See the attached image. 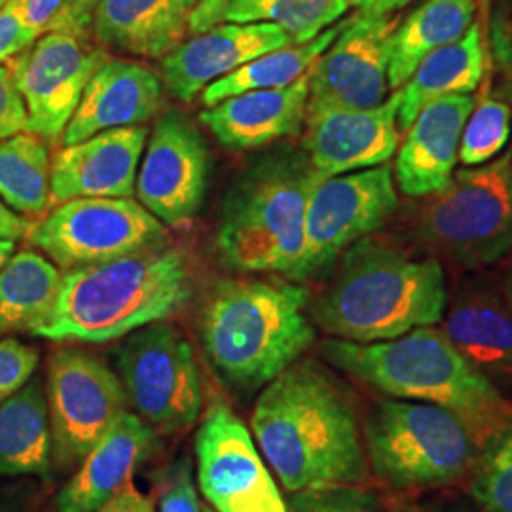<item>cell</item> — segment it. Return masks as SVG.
Wrapping results in <instances>:
<instances>
[{"label": "cell", "mask_w": 512, "mask_h": 512, "mask_svg": "<svg viewBox=\"0 0 512 512\" xmlns=\"http://www.w3.org/2000/svg\"><path fill=\"white\" fill-rule=\"evenodd\" d=\"M129 410L156 435H177L202 414V380L194 349L167 321L135 330L114 349Z\"/></svg>", "instance_id": "obj_9"}, {"label": "cell", "mask_w": 512, "mask_h": 512, "mask_svg": "<svg viewBox=\"0 0 512 512\" xmlns=\"http://www.w3.org/2000/svg\"><path fill=\"white\" fill-rule=\"evenodd\" d=\"M37 38V33L21 21L12 2L0 8V63L16 59Z\"/></svg>", "instance_id": "obj_39"}, {"label": "cell", "mask_w": 512, "mask_h": 512, "mask_svg": "<svg viewBox=\"0 0 512 512\" xmlns=\"http://www.w3.org/2000/svg\"><path fill=\"white\" fill-rule=\"evenodd\" d=\"M469 490L484 511L512 512V418L480 448Z\"/></svg>", "instance_id": "obj_33"}, {"label": "cell", "mask_w": 512, "mask_h": 512, "mask_svg": "<svg viewBox=\"0 0 512 512\" xmlns=\"http://www.w3.org/2000/svg\"><path fill=\"white\" fill-rule=\"evenodd\" d=\"M198 0H97L92 37L103 50L160 59L183 44Z\"/></svg>", "instance_id": "obj_24"}, {"label": "cell", "mask_w": 512, "mask_h": 512, "mask_svg": "<svg viewBox=\"0 0 512 512\" xmlns=\"http://www.w3.org/2000/svg\"><path fill=\"white\" fill-rule=\"evenodd\" d=\"M287 46H293V40L272 23L217 25L184 40L162 57V82L175 99L190 103L209 84L234 73L251 59Z\"/></svg>", "instance_id": "obj_19"}, {"label": "cell", "mask_w": 512, "mask_h": 512, "mask_svg": "<svg viewBox=\"0 0 512 512\" xmlns=\"http://www.w3.org/2000/svg\"><path fill=\"white\" fill-rule=\"evenodd\" d=\"M310 291L298 283L224 279L200 311L209 365L238 393H255L296 363L315 342Z\"/></svg>", "instance_id": "obj_4"}, {"label": "cell", "mask_w": 512, "mask_h": 512, "mask_svg": "<svg viewBox=\"0 0 512 512\" xmlns=\"http://www.w3.org/2000/svg\"><path fill=\"white\" fill-rule=\"evenodd\" d=\"M397 205L387 165L321 179L308 202L296 283L323 274L355 241L380 230Z\"/></svg>", "instance_id": "obj_12"}, {"label": "cell", "mask_w": 512, "mask_h": 512, "mask_svg": "<svg viewBox=\"0 0 512 512\" xmlns=\"http://www.w3.org/2000/svg\"><path fill=\"white\" fill-rule=\"evenodd\" d=\"M21 21L33 29L38 37L48 33L50 25L59 16L65 0H10Z\"/></svg>", "instance_id": "obj_41"}, {"label": "cell", "mask_w": 512, "mask_h": 512, "mask_svg": "<svg viewBox=\"0 0 512 512\" xmlns=\"http://www.w3.org/2000/svg\"><path fill=\"white\" fill-rule=\"evenodd\" d=\"M349 0H230L226 23H272L293 44H306L348 12Z\"/></svg>", "instance_id": "obj_32"}, {"label": "cell", "mask_w": 512, "mask_h": 512, "mask_svg": "<svg viewBox=\"0 0 512 512\" xmlns=\"http://www.w3.org/2000/svg\"><path fill=\"white\" fill-rule=\"evenodd\" d=\"M27 131V109L14 76L0 65V141Z\"/></svg>", "instance_id": "obj_38"}, {"label": "cell", "mask_w": 512, "mask_h": 512, "mask_svg": "<svg viewBox=\"0 0 512 512\" xmlns=\"http://www.w3.org/2000/svg\"><path fill=\"white\" fill-rule=\"evenodd\" d=\"M90 37L48 31L8 63L27 109V131L44 143L63 137L99 65L109 59Z\"/></svg>", "instance_id": "obj_14"}, {"label": "cell", "mask_w": 512, "mask_h": 512, "mask_svg": "<svg viewBox=\"0 0 512 512\" xmlns=\"http://www.w3.org/2000/svg\"><path fill=\"white\" fill-rule=\"evenodd\" d=\"M38 366V349L6 338L0 342V401L18 393L27 384Z\"/></svg>", "instance_id": "obj_36"}, {"label": "cell", "mask_w": 512, "mask_h": 512, "mask_svg": "<svg viewBox=\"0 0 512 512\" xmlns=\"http://www.w3.org/2000/svg\"><path fill=\"white\" fill-rule=\"evenodd\" d=\"M52 469V429L46 389L31 378L12 397L0 401V478L40 476Z\"/></svg>", "instance_id": "obj_27"}, {"label": "cell", "mask_w": 512, "mask_h": 512, "mask_svg": "<svg viewBox=\"0 0 512 512\" xmlns=\"http://www.w3.org/2000/svg\"><path fill=\"white\" fill-rule=\"evenodd\" d=\"M376 512V511H374ZM384 512H421L418 509H393V511H384Z\"/></svg>", "instance_id": "obj_48"}, {"label": "cell", "mask_w": 512, "mask_h": 512, "mask_svg": "<svg viewBox=\"0 0 512 512\" xmlns=\"http://www.w3.org/2000/svg\"><path fill=\"white\" fill-rule=\"evenodd\" d=\"M469 93H454L421 109L395 160L399 190L410 198L433 196L452 181L461 133L475 109Z\"/></svg>", "instance_id": "obj_20"}, {"label": "cell", "mask_w": 512, "mask_h": 512, "mask_svg": "<svg viewBox=\"0 0 512 512\" xmlns=\"http://www.w3.org/2000/svg\"><path fill=\"white\" fill-rule=\"evenodd\" d=\"M192 296V270L179 249H148L63 274L50 319L35 332L55 342L107 344L165 321Z\"/></svg>", "instance_id": "obj_5"}, {"label": "cell", "mask_w": 512, "mask_h": 512, "mask_svg": "<svg viewBox=\"0 0 512 512\" xmlns=\"http://www.w3.org/2000/svg\"><path fill=\"white\" fill-rule=\"evenodd\" d=\"M211 156L202 131L184 112L165 110L147 139L135 192L139 203L165 226H181L202 209Z\"/></svg>", "instance_id": "obj_16"}, {"label": "cell", "mask_w": 512, "mask_h": 512, "mask_svg": "<svg viewBox=\"0 0 512 512\" xmlns=\"http://www.w3.org/2000/svg\"><path fill=\"white\" fill-rule=\"evenodd\" d=\"M323 177L302 148L279 147L255 158L230 184L215 249L241 274L296 281L311 192Z\"/></svg>", "instance_id": "obj_6"}, {"label": "cell", "mask_w": 512, "mask_h": 512, "mask_svg": "<svg viewBox=\"0 0 512 512\" xmlns=\"http://www.w3.org/2000/svg\"><path fill=\"white\" fill-rule=\"evenodd\" d=\"M484 59L482 35L476 23L463 37L427 55L395 92L399 97V131L406 133L421 109L431 101L476 90L484 73Z\"/></svg>", "instance_id": "obj_26"}, {"label": "cell", "mask_w": 512, "mask_h": 512, "mask_svg": "<svg viewBox=\"0 0 512 512\" xmlns=\"http://www.w3.org/2000/svg\"><path fill=\"white\" fill-rule=\"evenodd\" d=\"M319 351L329 365L391 399L456 412L480 448L511 421V401L435 327L372 344L330 338Z\"/></svg>", "instance_id": "obj_3"}, {"label": "cell", "mask_w": 512, "mask_h": 512, "mask_svg": "<svg viewBox=\"0 0 512 512\" xmlns=\"http://www.w3.org/2000/svg\"><path fill=\"white\" fill-rule=\"evenodd\" d=\"M511 107L497 99H482L471 112L459 143L458 160L467 167L495 158L511 139Z\"/></svg>", "instance_id": "obj_34"}, {"label": "cell", "mask_w": 512, "mask_h": 512, "mask_svg": "<svg viewBox=\"0 0 512 512\" xmlns=\"http://www.w3.org/2000/svg\"><path fill=\"white\" fill-rule=\"evenodd\" d=\"M160 512H202L190 463L183 459L169 469L160 495Z\"/></svg>", "instance_id": "obj_37"}, {"label": "cell", "mask_w": 512, "mask_h": 512, "mask_svg": "<svg viewBox=\"0 0 512 512\" xmlns=\"http://www.w3.org/2000/svg\"><path fill=\"white\" fill-rule=\"evenodd\" d=\"M285 501L287 512H374V495L361 486L302 490Z\"/></svg>", "instance_id": "obj_35"}, {"label": "cell", "mask_w": 512, "mask_h": 512, "mask_svg": "<svg viewBox=\"0 0 512 512\" xmlns=\"http://www.w3.org/2000/svg\"><path fill=\"white\" fill-rule=\"evenodd\" d=\"M251 429L289 494L359 486L368 478L355 399L319 361L298 359L262 387Z\"/></svg>", "instance_id": "obj_1"}, {"label": "cell", "mask_w": 512, "mask_h": 512, "mask_svg": "<svg viewBox=\"0 0 512 512\" xmlns=\"http://www.w3.org/2000/svg\"><path fill=\"white\" fill-rule=\"evenodd\" d=\"M198 486L215 512H287L247 425L232 408L215 401L194 439Z\"/></svg>", "instance_id": "obj_13"}, {"label": "cell", "mask_w": 512, "mask_h": 512, "mask_svg": "<svg viewBox=\"0 0 512 512\" xmlns=\"http://www.w3.org/2000/svg\"><path fill=\"white\" fill-rule=\"evenodd\" d=\"M399 97L372 109L306 110L302 150L323 179L385 164L397 152Z\"/></svg>", "instance_id": "obj_17"}, {"label": "cell", "mask_w": 512, "mask_h": 512, "mask_svg": "<svg viewBox=\"0 0 512 512\" xmlns=\"http://www.w3.org/2000/svg\"><path fill=\"white\" fill-rule=\"evenodd\" d=\"M442 317V332L452 346L486 372H512V308L505 294L463 287Z\"/></svg>", "instance_id": "obj_25"}, {"label": "cell", "mask_w": 512, "mask_h": 512, "mask_svg": "<svg viewBox=\"0 0 512 512\" xmlns=\"http://www.w3.org/2000/svg\"><path fill=\"white\" fill-rule=\"evenodd\" d=\"M97 0H65L59 16L48 31H65L73 35H92V12Z\"/></svg>", "instance_id": "obj_40"}, {"label": "cell", "mask_w": 512, "mask_h": 512, "mask_svg": "<svg viewBox=\"0 0 512 512\" xmlns=\"http://www.w3.org/2000/svg\"><path fill=\"white\" fill-rule=\"evenodd\" d=\"M50 152L29 131L0 141V200L23 217H40L50 207Z\"/></svg>", "instance_id": "obj_31"}, {"label": "cell", "mask_w": 512, "mask_h": 512, "mask_svg": "<svg viewBox=\"0 0 512 512\" xmlns=\"http://www.w3.org/2000/svg\"><path fill=\"white\" fill-rule=\"evenodd\" d=\"M418 236L467 270L495 264L512 251V150L490 164L461 169L429 196Z\"/></svg>", "instance_id": "obj_8"}, {"label": "cell", "mask_w": 512, "mask_h": 512, "mask_svg": "<svg viewBox=\"0 0 512 512\" xmlns=\"http://www.w3.org/2000/svg\"><path fill=\"white\" fill-rule=\"evenodd\" d=\"M410 2L412 0H349V6H355L359 12L370 14H395Z\"/></svg>", "instance_id": "obj_45"}, {"label": "cell", "mask_w": 512, "mask_h": 512, "mask_svg": "<svg viewBox=\"0 0 512 512\" xmlns=\"http://www.w3.org/2000/svg\"><path fill=\"white\" fill-rule=\"evenodd\" d=\"M162 97V78L143 63L105 59L84 90L63 145H76L107 129L141 126L158 114Z\"/></svg>", "instance_id": "obj_21"}, {"label": "cell", "mask_w": 512, "mask_h": 512, "mask_svg": "<svg viewBox=\"0 0 512 512\" xmlns=\"http://www.w3.org/2000/svg\"><path fill=\"white\" fill-rule=\"evenodd\" d=\"M29 228H31L29 220L0 200V239L18 241L27 236Z\"/></svg>", "instance_id": "obj_44"}, {"label": "cell", "mask_w": 512, "mask_h": 512, "mask_svg": "<svg viewBox=\"0 0 512 512\" xmlns=\"http://www.w3.org/2000/svg\"><path fill=\"white\" fill-rule=\"evenodd\" d=\"M202 512H215L211 507H203Z\"/></svg>", "instance_id": "obj_50"}, {"label": "cell", "mask_w": 512, "mask_h": 512, "mask_svg": "<svg viewBox=\"0 0 512 512\" xmlns=\"http://www.w3.org/2000/svg\"><path fill=\"white\" fill-rule=\"evenodd\" d=\"M448 306L446 275L435 258H414L385 238L355 241L342 253L311 321L332 338L372 344L439 325Z\"/></svg>", "instance_id": "obj_2"}, {"label": "cell", "mask_w": 512, "mask_h": 512, "mask_svg": "<svg viewBox=\"0 0 512 512\" xmlns=\"http://www.w3.org/2000/svg\"><path fill=\"white\" fill-rule=\"evenodd\" d=\"M8 2H10V0H0V8H2V6H6Z\"/></svg>", "instance_id": "obj_49"}, {"label": "cell", "mask_w": 512, "mask_h": 512, "mask_svg": "<svg viewBox=\"0 0 512 512\" xmlns=\"http://www.w3.org/2000/svg\"><path fill=\"white\" fill-rule=\"evenodd\" d=\"M509 88H511V95H512V71H511V78H509Z\"/></svg>", "instance_id": "obj_51"}, {"label": "cell", "mask_w": 512, "mask_h": 512, "mask_svg": "<svg viewBox=\"0 0 512 512\" xmlns=\"http://www.w3.org/2000/svg\"><path fill=\"white\" fill-rule=\"evenodd\" d=\"M16 251V241L12 239H0V268L10 260V256Z\"/></svg>", "instance_id": "obj_46"}, {"label": "cell", "mask_w": 512, "mask_h": 512, "mask_svg": "<svg viewBox=\"0 0 512 512\" xmlns=\"http://www.w3.org/2000/svg\"><path fill=\"white\" fill-rule=\"evenodd\" d=\"M340 27L342 23L329 27L306 44H293L251 59L234 73L209 84L202 92L203 105L213 107L222 99L239 93L291 86L302 74L310 71L315 59L329 48L332 40L340 33Z\"/></svg>", "instance_id": "obj_30"}, {"label": "cell", "mask_w": 512, "mask_h": 512, "mask_svg": "<svg viewBox=\"0 0 512 512\" xmlns=\"http://www.w3.org/2000/svg\"><path fill=\"white\" fill-rule=\"evenodd\" d=\"M148 131L107 129L61 148L50 165V205L78 198H131Z\"/></svg>", "instance_id": "obj_18"}, {"label": "cell", "mask_w": 512, "mask_h": 512, "mask_svg": "<svg viewBox=\"0 0 512 512\" xmlns=\"http://www.w3.org/2000/svg\"><path fill=\"white\" fill-rule=\"evenodd\" d=\"M503 294H505V298H507V302L511 304L512 308V262L507 274H505V279H503Z\"/></svg>", "instance_id": "obj_47"}, {"label": "cell", "mask_w": 512, "mask_h": 512, "mask_svg": "<svg viewBox=\"0 0 512 512\" xmlns=\"http://www.w3.org/2000/svg\"><path fill=\"white\" fill-rule=\"evenodd\" d=\"M228 4L230 0H198V6L194 10L192 23H190V33L202 35L205 31L220 25Z\"/></svg>", "instance_id": "obj_43"}, {"label": "cell", "mask_w": 512, "mask_h": 512, "mask_svg": "<svg viewBox=\"0 0 512 512\" xmlns=\"http://www.w3.org/2000/svg\"><path fill=\"white\" fill-rule=\"evenodd\" d=\"M25 238L73 270L162 247L167 228L131 198H78L55 205Z\"/></svg>", "instance_id": "obj_10"}, {"label": "cell", "mask_w": 512, "mask_h": 512, "mask_svg": "<svg viewBox=\"0 0 512 512\" xmlns=\"http://www.w3.org/2000/svg\"><path fill=\"white\" fill-rule=\"evenodd\" d=\"M63 274L46 256L19 251L0 268V332L35 334L52 315Z\"/></svg>", "instance_id": "obj_29"}, {"label": "cell", "mask_w": 512, "mask_h": 512, "mask_svg": "<svg viewBox=\"0 0 512 512\" xmlns=\"http://www.w3.org/2000/svg\"><path fill=\"white\" fill-rule=\"evenodd\" d=\"M395 14L357 12L310 67L308 110L372 109L389 88V50Z\"/></svg>", "instance_id": "obj_15"}, {"label": "cell", "mask_w": 512, "mask_h": 512, "mask_svg": "<svg viewBox=\"0 0 512 512\" xmlns=\"http://www.w3.org/2000/svg\"><path fill=\"white\" fill-rule=\"evenodd\" d=\"M475 10L476 0H425L399 21L389 50V88L399 90L427 55L463 37Z\"/></svg>", "instance_id": "obj_28"}, {"label": "cell", "mask_w": 512, "mask_h": 512, "mask_svg": "<svg viewBox=\"0 0 512 512\" xmlns=\"http://www.w3.org/2000/svg\"><path fill=\"white\" fill-rule=\"evenodd\" d=\"M154 429L126 410L82 459L73 478L57 494V512H95L109 503L148 458L156 440Z\"/></svg>", "instance_id": "obj_23"}, {"label": "cell", "mask_w": 512, "mask_h": 512, "mask_svg": "<svg viewBox=\"0 0 512 512\" xmlns=\"http://www.w3.org/2000/svg\"><path fill=\"white\" fill-rule=\"evenodd\" d=\"M95 512H156V501L152 495L141 492L131 480L109 503Z\"/></svg>", "instance_id": "obj_42"}, {"label": "cell", "mask_w": 512, "mask_h": 512, "mask_svg": "<svg viewBox=\"0 0 512 512\" xmlns=\"http://www.w3.org/2000/svg\"><path fill=\"white\" fill-rule=\"evenodd\" d=\"M46 401L52 459L65 469L80 465L128 410L118 374L97 355L78 348H61L52 353Z\"/></svg>", "instance_id": "obj_11"}, {"label": "cell", "mask_w": 512, "mask_h": 512, "mask_svg": "<svg viewBox=\"0 0 512 512\" xmlns=\"http://www.w3.org/2000/svg\"><path fill=\"white\" fill-rule=\"evenodd\" d=\"M363 440L372 473L397 490L456 484L471 475L480 452L456 412L404 399L372 404Z\"/></svg>", "instance_id": "obj_7"}, {"label": "cell", "mask_w": 512, "mask_h": 512, "mask_svg": "<svg viewBox=\"0 0 512 512\" xmlns=\"http://www.w3.org/2000/svg\"><path fill=\"white\" fill-rule=\"evenodd\" d=\"M310 99V71L275 90H255L222 99L200 120L220 147L245 152L302 133Z\"/></svg>", "instance_id": "obj_22"}]
</instances>
